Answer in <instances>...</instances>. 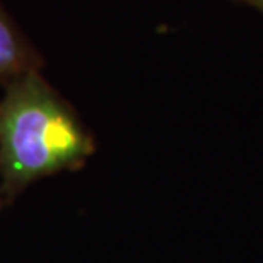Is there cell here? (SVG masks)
Returning <instances> with one entry per match:
<instances>
[{"label": "cell", "mask_w": 263, "mask_h": 263, "mask_svg": "<svg viewBox=\"0 0 263 263\" xmlns=\"http://www.w3.org/2000/svg\"><path fill=\"white\" fill-rule=\"evenodd\" d=\"M246 2H250L251 5H255V7H258L263 10V0H246Z\"/></svg>", "instance_id": "obj_3"}, {"label": "cell", "mask_w": 263, "mask_h": 263, "mask_svg": "<svg viewBox=\"0 0 263 263\" xmlns=\"http://www.w3.org/2000/svg\"><path fill=\"white\" fill-rule=\"evenodd\" d=\"M92 135L36 70L5 84L0 99V198L12 200L43 176L84 166Z\"/></svg>", "instance_id": "obj_1"}, {"label": "cell", "mask_w": 263, "mask_h": 263, "mask_svg": "<svg viewBox=\"0 0 263 263\" xmlns=\"http://www.w3.org/2000/svg\"><path fill=\"white\" fill-rule=\"evenodd\" d=\"M38 67V55L0 7V82L7 84Z\"/></svg>", "instance_id": "obj_2"}, {"label": "cell", "mask_w": 263, "mask_h": 263, "mask_svg": "<svg viewBox=\"0 0 263 263\" xmlns=\"http://www.w3.org/2000/svg\"><path fill=\"white\" fill-rule=\"evenodd\" d=\"M0 207H2V200H0Z\"/></svg>", "instance_id": "obj_4"}]
</instances>
